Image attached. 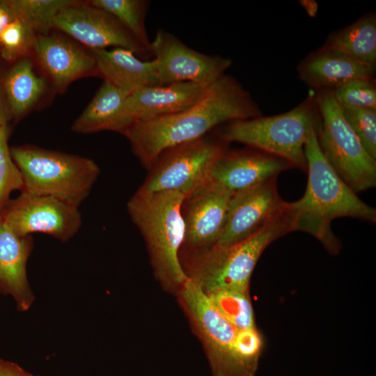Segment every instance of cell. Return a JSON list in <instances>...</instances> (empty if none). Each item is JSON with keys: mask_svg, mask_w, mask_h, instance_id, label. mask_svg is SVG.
Returning a JSON list of instances; mask_svg holds the SVG:
<instances>
[{"mask_svg": "<svg viewBox=\"0 0 376 376\" xmlns=\"http://www.w3.org/2000/svg\"><path fill=\"white\" fill-rule=\"evenodd\" d=\"M260 116L249 93L233 77L224 74L191 107L136 121L123 135L142 164L150 169L164 151L201 139L217 125Z\"/></svg>", "mask_w": 376, "mask_h": 376, "instance_id": "cell-1", "label": "cell"}, {"mask_svg": "<svg viewBox=\"0 0 376 376\" xmlns=\"http://www.w3.org/2000/svg\"><path fill=\"white\" fill-rule=\"evenodd\" d=\"M317 130L304 146L308 173L305 193L291 203L294 231L313 235L329 253L336 255L341 246L331 228L332 221L350 217L375 223L376 210L362 201L327 162L320 150Z\"/></svg>", "mask_w": 376, "mask_h": 376, "instance_id": "cell-2", "label": "cell"}, {"mask_svg": "<svg viewBox=\"0 0 376 376\" xmlns=\"http://www.w3.org/2000/svg\"><path fill=\"white\" fill-rule=\"evenodd\" d=\"M185 197L178 191L138 189L127 203L128 214L146 242L156 277L166 289L178 292L189 279L179 257L185 237Z\"/></svg>", "mask_w": 376, "mask_h": 376, "instance_id": "cell-3", "label": "cell"}, {"mask_svg": "<svg viewBox=\"0 0 376 376\" xmlns=\"http://www.w3.org/2000/svg\"><path fill=\"white\" fill-rule=\"evenodd\" d=\"M320 121L315 91L311 89L293 109L272 116L229 122L219 136L228 143L237 141L281 158L305 171L304 146Z\"/></svg>", "mask_w": 376, "mask_h": 376, "instance_id": "cell-4", "label": "cell"}, {"mask_svg": "<svg viewBox=\"0 0 376 376\" xmlns=\"http://www.w3.org/2000/svg\"><path fill=\"white\" fill-rule=\"evenodd\" d=\"M10 153L22 176L21 192L54 197L78 207L100 172L91 159L36 146L13 147Z\"/></svg>", "mask_w": 376, "mask_h": 376, "instance_id": "cell-5", "label": "cell"}, {"mask_svg": "<svg viewBox=\"0 0 376 376\" xmlns=\"http://www.w3.org/2000/svg\"><path fill=\"white\" fill-rule=\"evenodd\" d=\"M292 231L294 212L288 203L280 216L249 238L230 246L214 245L195 253L187 276L205 294L221 290L248 291L252 273L265 249Z\"/></svg>", "mask_w": 376, "mask_h": 376, "instance_id": "cell-6", "label": "cell"}, {"mask_svg": "<svg viewBox=\"0 0 376 376\" xmlns=\"http://www.w3.org/2000/svg\"><path fill=\"white\" fill-rule=\"evenodd\" d=\"M320 116L317 137L324 157L356 193L376 186V160L366 152L345 120L332 90L315 91Z\"/></svg>", "mask_w": 376, "mask_h": 376, "instance_id": "cell-7", "label": "cell"}, {"mask_svg": "<svg viewBox=\"0 0 376 376\" xmlns=\"http://www.w3.org/2000/svg\"><path fill=\"white\" fill-rule=\"evenodd\" d=\"M220 136H206L162 152L139 189L145 192L178 191L186 196L209 180L212 169L227 150Z\"/></svg>", "mask_w": 376, "mask_h": 376, "instance_id": "cell-8", "label": "cell"}, {"mask_svg": "<svg viewBox=\"0 0 376 376\" xmlns=\"http://www.w3.org/2000/svg\"><path fill=\"white\" fill-rule=\"evenodd\" d=\"M182 305L202 340L212 376H242L235 354L238 329L189 278L179 290Z\"/></svg>", "mask_w": 376, "mask_h": 376, "instance_id": "cell-9", "label": "cell"}, {"mask_svg": "<svg viewBox=\"0 0 376 376\" xmlns=\"http://www.w3.org/2000/svg\"><path fill=\"white\" fill-rule=\"evenodd\" d=\"M0 217L18 235L44 233L60 241L73 237L82 225L79 207L54 197L21 192Z\"/></svg>", "mask_w": 376, "mask_h": 376, "instance_id": "cell-10", "label": "cell"}, {"mask_svg": "<svg viewBox=\"0 0 376 376\" xmlns=\"http://www.w3.org/2000/svg\"><path fill=\"white\" fill-rule=\"evenodd\" d=\"M53 28L91 49L119 47L141 56H152L112 15L88 2L76 1L62 9L53 22Z\"/></svg>", "mask_w": 376, "mask_h": 376, "instance_id": "cell-11", "label": "cell"}, {"mask_svg": "<svg viewBox=\"0 0 376 376\" xmlns=\"http://www.w3.org/2000/svg\"><path fill=\"white\" fill-rule=\"evenodd\" d=\"M150 48L161 85L181 82L210 84L225 74L232 64L230 58L197 52L162 29L157 31Z\"/></svg>", "mask_w": 376, "mask_h": 376, "instance_id": "cell-12", "label": "cell"}, {"mask_svg": "<svg viewBox=\"0 0 376 376\" xmlns=\"http://www.w3.org/2000/svg\"><path fill=\"white\" fill-rule=\"evenodd\" d=\"M276 180L233 194L223 233L215 245L230 246L249 238L287 209L288 203L279 196Z\"/></svg>", "mask_w": 376, "mask_h": 376, "instance_id": "cell-13", "label": "cell"}, {"mask_svg": "<svg viewBox=\"0 0 376 376\" xmlns=\"http://www.w3.org/2000/svg\"><path fill=\"white\" fill-rule=\"evenodd\" d=\"M233 193L208 180L185 198L182 214L183 244L195 253L207 250L219 240Z\"/></svg>", "mask_w": 376, "mask_h": 376, "instance_id": "cell-14", "label": "cell"}, {"mask_svg": "<svg viewBox=\"0 0 376 376\" xmlns=\"http://www.w3.org/2000/svg\"><path fill=\"white\" fill-rule=\"evenodd\" d=\"M292 167L288 162L258 150H226L214 164L209 180L234 194L276 178Z\"/></svg>", "mask_w": 376, "mask_h": 376, "instance_id": "cell-15", "label": "cell"}, {"mask_svg": "<svg viewBox=\"0 0 376 376\" xmlns=\"http://www.w3.org/2000/svg\"><path fill=\"white\" fill-rule=\"evenodd\" d=\"M210 84L181 82L137 88L126 97L123 116L130 127L136 121L181 111L201 99Z\"/></svg>", "mask_w": 376, "mask_h": 376, "instance_id": "cell-16", "label": "cell"}, {"mask_svg": "<svg viewBox=\"0 0 376 376\" xmlns=\"http://www.w3.org/2000/svg\"><path fill=\"white\" fill-rule=\"evenodd\" d=\"M33 49L43 70L59 92L74 81L97 74L92 53L56 35H38Z\"/></svg>", "mask_w": 376, "mask_h": 376, "instance_id": "cell-17", "label": "cell"}, {"mask_svg": "<svg viewBox=\"0 0 376 376\" xmlns=\"http://www.w3.org/2000/svg\"><path fill=\"white\" fill-rule=\"evenodd\" d=\"M33 248L31 235L16 234L0 217V292L10 295L20 311L32 305L26 263Z\"/></svg>", "mask_w": 376, "mask_h": 376, "instance_id": "cell-18", "label": "cell"}, {"mask_svg": "<svg viewBox=\"0 0 376 376\" xmlns=\"http://www.w3.org/2000/svg\"><path fill=\"white\" fill-rule=\"evenodd\" d=\"M375 68L343 53L321 47L297 66L298 75L311 90H334L350 80L373 77Z\"/></svg>", "mask_w": 376, "mask_h": 376, "instance_id": "cell-19", "label": "cell"}, {"mask_svg": "<svg viewBox=\"0 0 376 376\" xmlns=\"http://www.w3.org/2000/svg\"><path fill=\"white\" fill-rule=\"evenodd\" d=\"M97 74L104 81L128 93L145 87L161 85L154 59L142 61L127 49H91Z\"/></svg>", "mask_w": 376, "mask_h": 376, "instance_id": "cell-20", "label": "cell"}, {"mask_svg": "<svg viewBox=\"0 0 376 376\" xmlns=\"http://www.w3.org/2000/svg\"><path fill=\"white\" fill-rule=\"evenodd\" d=\"M130 93L104 81L96 94L72 125L75 133L113 131L124 134L130 125L123 113L124 102Z\"/></svg>", "mask_w": 376, "mask_h": 376, "instance_id": "cell-21", "label": "cell"}, {"mask_svg": "<svg viewBox=\"0 0 376 376\" xmlns=\"http://www.w3.org/2000/svg\"><path fill=\"white\" fill-rule=\"evenodd\" d=\"M322 47L343 53L375 68V14H366L349 26L331 33Z\"/></svg>", "mask_w": 376, "mask_h": 376, "instance_id": "cell-22", "label": "cell"}, {"mask_svg": "<svg viewBox=\"0 0 376 376\" xmlns=\"http://www.w3.org/2000/svg\"><path fill=\"white\" fill-rule=\"evenodd\" d=\"M46 88L45 80L37 75L27 57L19 60L7 74L3 93L10 114L20 118L38 102Z\"/></svg>", "mask_w": 376, "mask_h": 376, "instance_id": "cell-23", "label": "cell"}, {"mask_svg": "<svg viewBox=\"0 0 376 376\" xmlns=\"http://www.w3.org/2000/svg\"><path fill=\"white\" fill-rule=\"evenodd\" d=\"M14 18H17L39 35H46L60 11L74 3L72 0L3 1Z\"/></svg>", "mask_w": 376, "mask_h": 376, "instance_id": "cell-24", "label": "cell"}, {"mask_svg": "<svg viewBox=\"0 0 376 376\" xmlns=\"http://www.w3.org/2000/svg\"><path fill=\"white\" fill-rule=\"evenodd\" d=\"M88 2L112 15L152 54L150 41L145 26L148 1L92 0Z\"/></svg>", "mask_w": 376, "mask_h": 376, "instance_id": "cell-25", "label": "cell"}, {"mask_svg": "<svg viewBox=\"0 0 376 376\" xmlns=\"http://www.w3.org/2000/svg\"><path fill=\"white\" fill-rule=\"evenodd\" d=\"M206 295L217 310L237 329L256 328L249 290H221Z\"/></svg>", "mask_w": 376, "mask_h": 376, "instance_id": "cell-26", "label": "cell"}, {"mask_svg": "<svg viewBox=\"0 0 376 376\" xmlns=\"http://www.w3.org/2000/svg\"><path fill=\"white\" fill-rule=\"evenodd\" d=\"M8 124L0 127V215L7 207L11 194L23 189L22 174L15 163L8 146Z\"/></svg>", "mask_w": 376, "mask_h": 376, "instance_id": "cell-27", "label": "cell"}, {"mask_svg": "<svg viewBox=\"0 0 376 376\" xmlns=\"http://www.w3.org/2000/svg\"><path fill=\"white\" fill-rule=\"evenodd\" d=\"M264 346L262 334L257 328L238 329L235 350L242 376H255Z\"/></svg>", "mask_w": 376, "mask_h": 376, "instance_id": "cell-28", "label": "cell"}, {"mask_svg": "<svg viewBox=\"0 0 376 376\" xmlns=\"http://www.w3.org/2000/svg\"><path fill=\"white\" fill-rule=\"evenodd\" d=\"M36 33L27 25L14 18L0 35L1 56L7 61H13L24 56L33 49Z\"/></svg>", "mask_w": 376, "mask_h": 376, "instance_id": "cell-29", "label": "cell"}, {"mask_svg": "<svg viewBox=\"0 0 376 376\" xmlns=\"http://www.w3.org/2000/svg\"><path fill=\"white\" fill-rule=\"evenodd\" d=\"M341 106L376 109V87L373 77L350 80L333 90Z\"/></svg>", "mask_w": 376, "mask_h": 376, "instance_id": "cell-30", "label": "cell"}, {"mask_svg": "<svg viewBox=\"0 0 376 376\" xmlns=\"http://www.w3.org/2000/svg\"><path fill=\"white\" fill-rule=\"evenodd\" d=\"M343 114L368 154L376 160V109L341 106Z\"/></svg>", "mask_w": 376, "mask_h": 376, "instance_id": "cell-31", "label": "cell"}, {"mask_svg": "<svg viewBox=\"0 0 376 376\" xmlns=\"http://www.w3.org/2000/svg\"><path fill=\"white\" fill-rule=\"evenodd\" d=\"M0 376H37L26 372L15 363L0 359Z\"/></svg>", "mask_w": 376, "mask_h": 376, "instance_id": "cell-32", "label": "cell"}, {"mask_svg": "<svg viewBox=\"0 0 376 376\" xmlns=\"http://www.w3.org/2000/svg\"><path fill=\"white\" fill-rule=\"evenodd\" d=\"M13 19L12 13L4 1H0V35Z\"/></svg>", "mask_w": 376, "mask_h": 376, "instance_id": "cell-33", "label": "cell"}, {"mask_svg": "<svg viewBox=\"0 0 376 376\" xmlns=\"http://www.w3.org/2000/svg\"><path fill=\"white\" fill-rule=\"evenodd\" d=\"M10 114V113L5 98L4 93L2 92V89L0 86V127L5 124H8Z\"/></svg>", "mask_w": 376, "mask_h": 376, "instance_id": "cell-34", "label": "cell"}, {"mask_svg": "<svg viewBox=\"0 0 376 376\" xmlns=\"http://www.w3.org/2000/svg\"><path fill=\"white\" fill-rule=\"evenodd\" d=\"M300 5L306 12L308 16L313 17L317 15L318 11V4L313 0H301L299 1Z\"/></svg>", "mask_w": 376, "mask_h": 376, "instance_id": "cell-35", "label": "cell"}]
</instances>
